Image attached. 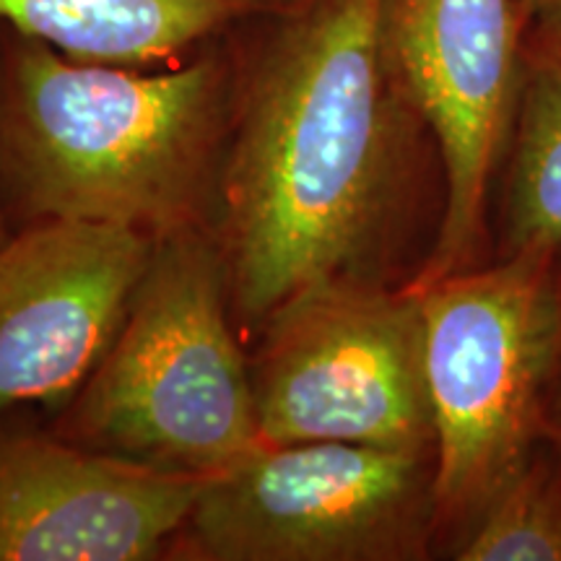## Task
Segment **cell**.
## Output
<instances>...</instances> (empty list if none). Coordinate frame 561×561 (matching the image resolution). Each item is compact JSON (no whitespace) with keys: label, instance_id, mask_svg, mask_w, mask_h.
<instances>
[{"label":"cell","instance_id":"6da1fadb","mask_svg":"<svg viewBox=\"0 0 561 561\" xmlns=\"http://www.w3.org/2000/svg\"><path fill=\"white\" fill-rule=\"evenodd\" d=\"M231 47L214 237L234 325L255 333L310 286L390 284L432 133L392 66L385 0H289Z\"/></svg>","mask_w":561,"mask_h":561},{"label":"cell","instance_id":"7a4b0ae2","mask_svg":"<svg viewBox=\"0 0 561 561\" xmlns=\"http://www.w3.org/2000/svg\"><path fill=\"white\" fill-rule=\"evenodd\" d=\"M237 60L231 34L172 66L79 60L0 26V216L151 240L214 231Z\"/></svg>","mask_w":561,"mask_h":561},{"label":"cell","instance_id":"3957f363","mask_svg":"<svg viewBox=\"0 0 561 561\" xmlns=\"http://www.w3.org/2000/svg\"><path fill=\"white\" fill-rule=\"evenodd\" d=\"M53 432L185 473H219L261 445L250 359L214 231L157 242L121 331Z\"/></svg>","mask_w":561,"mask_h":561},{"label":"cell","instance_id":"277c9868","mask_svg":"<svg viewBox=\"0 0 561 561\" xmlns=\"http://www.w3.org/2000/svg\"><path fill=\"white\" fill-rule=\"evenodd\" d=\"M559 255L525 250L419 291L434 416V536L460 543L546 434Z\"/></svg>","mask_w":561,"mask_h":561},{"label":"cell","instance_id":"5b68a950","mask_svg":"<svg viewBox=\"0 0 561 561\" xmlns=\"http://www.w3.org/2000/svg\"><path fill=\"white\" fill-rule=\"evenodd\" d=\"M434 543V453L261 442L210 476L167 559L411 561Z\"/></svg>","mask_w":561,"mask_h":561},{"label":"cell","instance_id":"8992f818","mask_svg":"<svg viewBox=\"0 0 561 561\" xmlns=\"http://www.w3.org/2000/svg\"><path fill=\"white\" fill-rule=\"evenodd\" d=\"M255 335L250 371L265 445L354 442L434 453L424 310L409 284L310 286Z\"/></svg>","mask_w":561,"mask_h":561},{"label":"cell","instance_id":"52a82bcc","mask_svg":"<svg viewBox=\"0 0 561 561\" xmlns=\"http://www.w3.org/2000/svg\"><path fill=\"white\" fill-rule=\"evenodd\" d=\"M385 34L442 164L437 234L405 280L424 289L476 268L486 242L491 178L520 102L525 24L517 0H385Z\"/></svg>","mask_w":561,"mask_h":561},{"label":"cell","instance_id":"ba28073f","mask_svg":"<svg viewBox=\"0 0 561 561\" xmlns=\"http://www.w3.org/2000/svg\"><path fill=\"white\" fill-rule=\"evenodd\" d=\"M157 240L89 221H42L0 244V416L60 411L107 354Z\"/></svg>","mask_w":561,"mask_h":561},{"label":"cell","instance_id":"9c48e42d","mask_svg":"<svg viewBox=\"0 0 561 561\" xmlns=\"http://www.w3.org/2000/svg\"><path fill=\"white\" fill-rule=\"evenodd\" d=\"M214 473L96 453L0 416V561H149Z\"/></svg>","mask_w":561,"mask_h":561},{"label":"cell","instance_id":"30bf717a","mask_svg":"<svg viewBox=\"0 0 561 561\" xmlns=\"http://www.w3.org/2000/svg\"><path fill=\"white\" fill-rule=\"evenodd\" d=\"M289 0H0V24L79 60L157 68Z\"/></svg>","mask_w":561,"mask_h":561},{"label":"cell","instance_id":"8fae6325","mask_svg":"<svg viewBox=\"0 0 561 561\" xmlns=\"http://www.w3.org/2000/svg\"><path fill=\"white\" fill-rule=\"evenodd\" d=\"M504 255L561 252V55L525 45Z\"/></svg>","mask_w":561,"mask_h":561},{"label":"cell","instance_id":"7c38bea8","mask_svg":"<svg viewBox=\"0 0 561 561\" xmlns=\"http://www.w3.org/2000/svg\"><path fill=\"white\" fill-rule=\"evenodd\" d=\"M455 551L460 561H561V460L557 450L553 455L533 453Z\"/></svg>","mask_w":561,"mask_h":561},{"label":"cell","instance_id":"4fadbf2b","mask_svg":"<svg viewBox=\"0 0 561 561\" xmlns=\"http://www.w3.org/2000/svg\"><path fill=\"white\" fill-rule=\"evenodd\" d=\"M523 13L525 45L561 55V0H517Z\"/></svg>","mask_w":561,"mask_h":561},{"label":"cell","instance_id":"5bb4252c","mask_svg":"<svg viewBox=\"0 0 561 561\" xmlns=\"http://www.w3.org/2000/svg\"><path fill=\"white\" fill-rule=\"evenodd\" d=\"M561 261V255H559ZM559 305H561V263H559ZM561 411V328H559V356H557V371H553V385H551V416ZM549 416V419H551Z\"/></svg>","mask_w":561,"mask_h":561},{"label":"cell","instance_id":"9a60e30c","mask_svg":"<svg viewBox=\"0 0 561 561\" xmlns=\"http://www.w3.org/2000/svg\"><path fill=\"white\" fill-rule=\"evenodd\" d=\"M546 434L551 437V445L553 450H557L559 460H561V411L553 413V416L549 419V426H546Z\"/></svg>","mask_w":561,"mask_h":561},{"label":"cell","instance_id":"2e32d148","mask_svg":"<svg viewBox=\"0 0 561 561\" xmlns=\"http://www.w3.org/2000/svg\"><path fill=\"white\" fill-rule=\"evenodd\" d=\"M0 26H3V24H0ZM9 237H11L9 224H5V221H3V216H0V244H3L5 240H9Z\"/></svg>","mask_w":561,"mask_h":561}]
</instances>
